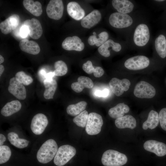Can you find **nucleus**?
Segmentation results:
<instances>
[{
	"label": "nucleus",
	"instance_id": "1",
	"mask_svg": "<svg viewBox=\"0 0 166 166\" xmlns=\"http://www.w3.org/2000/svg\"><path fill=\"white\" fill-rule=\"evenodd\" d=\"M56 142L52 139L45 141L38 150L37 154L38 161L42 164H46L54 157L58 150Z\"/></svg>",
	"mask_w": 166,
	"mask_h": 166
},
{
	"label": "nucleus",
	"instance_id": "2",
	"mask_svg": "<svg viewBox=\"0 0 166 166\" xmlns=\"http://www.w3.org/2000/svg\"><path fill=\"white\" fill-rule=\"evenodd\" d=\"M128 161L126 155L117 151L109 149L102 155L101 161L105 166H122Z\"/></svg>",
	"mask_w": 166,
	"mask_h": 166
},
{
	"label": "nucleus",
	"instance_id": "3",
	"mask_svg": "<svg viewBox=\"0 0 166 166\" xmlns=\"http://www.w3.org/2000/svg\"><path fill=\"white\" fill-rule=\"evenodd\" d=\"M76 150L73 146L64 145L58 148L53 162L57 166H63L68 162L76 154Z\"/></svg>",
	"mask_w": 166,
	"mask_h": 166
},
{
	"label": "nucleus",
	"instance_id": "4",
	"mask_svg": "<svg viewBox=\"0 0 166 166\" xmlns=\"http://www.w3.org/2000/svg\"><path fill=\"white\" fill-rule=\"evenodd\" d=\"M103 123L101 116L96 113L89 114L88 121L85 127L87 133L91 135L97 134L100 132Z\"/></svg>",
	"mask_w": 166,
	"mask_h": 166
},
{
	"label": "nucleus",
	"instance_id": "5",
	"mask_svg": "<svg viewBox=\"0 0 166 166\" xmlns=\"http://www.w3.org/2000/svg\"><path fill=\"white\" fill-rule=\"evenodd\" d=\"M134 94L140 98H151L156 93L155 88L146 81H141L136 85L134 90Z\"/></svg>",
	"mask_w": 166,
	"mask_h": 166
},
{
	"label": "nucleus",
	"instance_id": "6",
	"mask_svg": "<svg viewBox=\"0 0 166 166\" xmlns=\"http://www.w3.org/2000/svg\"><path fill=\"white\" fill-rule=\"evenodd\" d=\"M109 22L110 25L117 28H126L132 23V18L127 14H123L118 12L112 13L110 15Z\"/></svg>",
	"mask_w": 166,
	"mask_h": 166
},
{
	"label": "nucleus",
	"instance_id": "7",
	"mask_svg": "<svg viewBox=\"0 0 166 166\" xmlns=\"http://www.w3.org/2000/svg\"><path fill=\"white\" fill-rule=\"evenodd\" d=\"M150 38L149 29L146 24H141L136 28L133 36L135 44L138 46L145 45L148 42Z\"/></svg>",
	"mask_w": 166,
	"mask_h": 166
},
{
	"label": "nucleus",
	"instance_id": "8",
	"mask_svg": "<svg viewBox=\"0 0 166 166\" xmlns=\"http://www.w3.org/2000/svg\"><path fill=\"white\" fill-rule=\"evenodd\" d=\"M64 6L61 0H51L48 3L46 12L48 17L52 19L58 20L63 14Z\"/></svg>",
	"mask_w": 166,
	"mask_h": 166
},
{
	"label": "nucleus",
	"instance_id": "9",
	"mask_svg": "<svg viewBox=\"0 0 166 166\" xmlns=\"http://www.w3.org/2000/svg\"><path fill=\"white\" fill-rule=\"evenodd\" d=\"M150 63L149 59L146 56L138 55L130 57L125 61L124 66L132 70H138L147 67Z\"/></svg>",
	"mask_w": 166,
	"mask_h": 166
},
{
	"label": "nucleus",
	"instance_id": "10",
	"mask_svg": "<svg viewBox=\"0 0 166 166\" xmlns=\"http://www.w3.org/2000/svg\"><path fill=\"white\" fill-rule=\"evenodd\" d=\"M48 123L47 118L44 114L41 113L37 114L32 120L31 130L34 134L40 135L44 132Z\"/></svg>",
	"mask_w": 166,
	"mask_h": 166
},
{
	"label": "nucleus",
	"instance_id": "11",
	"mask_svg": "<svg viewBox=\"0 0 166 166\" xmlns=\"http://www.w3.org/2000/svg\"><path fill=\"white\" fill-rule=\"evenodd\" d=\"M8 90L10 93L19 99L23 100L26 97V92L25 86L15 77L10 79Z\"/></svg>",
	"mask_w": 166,
	"mask_h": 166
},
{
	"label": "nucleus",
	"instance_id": "12",
	"mask_svg": "<svg viewBox=\"0 0 166 166\" xmlns=\"http://www.w3.org/2000/svg\"><path fill=\"white\" fill-rule=\"evenodd\" d=\"M109 85L113 92L117 96L122 95L124 91L128 90L130 85L129 81L125 78L120 80L113 78L110 81Z\"/></svg>",
	"mask_w": 166,
	"mask_h": 166
},
{
	"label": "nucleus",
	"instance_id": "13",
	"mask_svg": "<svg viewBox=\"0 0 166 166\" xmlns=\"http://www.w3.org/2000/svg\"><path fill=\"white\" fill-rule=\"evenodd\" d=\"M143 146L146 150L153 152L158 156L166 155V145L163 142L149 140L144 142Z\"/></svg>",
	"mask_w": 166,
	"mask_h": 166
},
{
	"label": "nucleus",
	"instance_id": "14",
	"mask_svg": "<svg viewBox=\"0 0 166 166\" xmlns=\"http://www.w3.org/2000/svg\"><path fill=\"white\" fill-rule=\"evenodd\" d=\"M62 47L67 50L81 51L84 49L85 45L79 37L74 36L66 38L62 43Z\"/></svg>",
	"mask_w": 166,
	"mask_h": 166
},
{
	"label": "nucleus",
	"instance_id": "15",
	"mask_svg": "<svg viewBox=\"0 0 166 166\" xmlns=\"http://www.w3.org/2000/svg\"><path fill=\"white\" fill-rule=\"evenodd\" d=\"M24 25L27 26L30 36L34 39H38L42 36L43 30L39 21L37 19L32 18L27 19L24 22Z\"/></svg>",
	"mask_w": 166,
	"mask_h": 166
},
{
	"label": "nucleus",
	"instance_id": "16",
	"mask_svg": "<svg viewBox=\"0 0 166 166\" xmlns=\"http://www.w3.org/2000/svg\"><path fill=\"white\" fill-rule=\"evenodd\" d=\"M20 18L17 14H13L0 24V29L1 32L5 34L10 33L15 29L19 24Z\"/></svg>",
	"mask_w": 166,
	"mask_h": 166
},
{
	"label": "nucleus",
	"instance_id": "17",
	"mask_svg": "<svg viewBox=\"0 0 166 166\" xmlns=\"http://www.w3.org/2000/svg\"><path fill=\"white\" fill-rule=\"evenodd\" d=\"M101 18L100 12L98 10H95L82 19L81 25L84 28L90 29L97 24Z\"/></svg>",
	"mask_w": 166,
	"mask_h": 166
},
{
	"label": "nucleus",
	"instance_id": "18",
	"mask_svg": "<svg viewBox=\"0 0 166 166\" xmlns=\"http://www.w3.org/2000/svg\"><path fill=\"white\" fill-rule=\"evenodd\" d=\"M67 9L69 15L76 20L82 19L85 16V11L76 2H71L69 3L67 5Z\"/></svg>",
	"mask_w": 166,
	"mask_h": 166
},
{
	"label": "nucleus",
	"instance_id": "19",
	"mask_svg": "<svg viewBox=\"0 0 166 166\" xmlns=\"http://www.w3.org/2000/svg\"><path fill=\"white\" fill-rule=\"evenodd\" d=\"M94 84L92 80L89 77L81 76L77 79V81L73 83L71 85L72 89L77 93L82 92L85 88L91 89Z\"/></svg>",
	"mask_w": 166,
	"mask_h": 166
},
{
	"label": "nucleus",
	"instance_id": "20",
	"mask_svg": "<svg viewBox=\"0 0 166 166\" xmlns=\"http://www.w3.org/2000/svg\"><path fill=\"white\" fill-rule=\"evenodd\" d=\"M19 46L22 51L33 55L38 54L40 51L38 44L32 40L26 39L22 40L19 43Z\"/></svg>",
	"mask_w": 166,
	"mask_h": 166
},
{
	"label": "nucleus",
	"instance_id": "21",
	"mask_svg": "<svg viewBox=\"0 0 166 166\" xmlns=\"http://www.w3.org/2000/svg\"><path fill=\"white\" fill-rule=\"evenodd\" d=\"M110 48L116 52L120 51L121 49V46L120 44L114 42L112 40L109 39L99 46L98 49V51L102 56L108 57L110 55V51L109 50V49Z\"/></svg>",
	"mask_w": 166,
	"mask_h": 166
},
{
	"label": "nucleus",
	"instance_id": "22",
	"mask_svg": "<svg viewBox=\"0 0 166 166\" xmlns=\"http://www.w3.org/2000/svg\"><path fill=\"white\" fill-rule=\"evenodd\" d=\"M115 123L116 126L119 128H128L133 129L136 126L135 119L130 115H126L116 119Z\"/></svg>",
	"mask_w": 166,
	"mask_h": 166
},
{
	"label": "nucleus",
	"instance_id": "23",
	"mask_svg": "<svg viewBox=\"0 0 166 166\" xmlns=\"http://www.w3.org/2000/svg\"><path fill=\"white\" fill-rule=\"evenodd\" d=\"M112 4L118 13L123 14L131 12L134 7L133 4L128 0H113Z\"/></svg>",
	"mask_w": 166,
	"mask_h": 166
},
{
	"label": "nucleus",
	"instance_id": "24",
	"mask_svg": "<svg viewBox=\"0 0 166 166\" xmlns=\"http://www.w3.org/2000/svg\"><path fill=\"white\" fill-rule=\"evenodd\" d=\"M22 105L18 100H15L7 103L2 108L1 113L5 117H8L19 111Z\"/></svg>",
	"mask_w": 166,
	"mask_h": 166
},
{
	"label": "nucleus",
	"instance_id": "25",
	"mask_svg": "<svg viewBox=\"0 0 166 166\" xmlns=\"http://www.w3.org/2000/svg\"><path fill=\"white\" fill-rule=\"evenodd\" d=\"M23 4L25 9L35 16H39L42 13V5L38 1L24 0Z\"/></svg>",
	"mask_w": 166,
	"mask_h": 166
},
{
	"label": "nucleus",
	"instance_id": "26",
	"mask_svg": "<svg viewBox=\"0 0 166 166\" xmlns=\"http://www.w3.org/2000/svg\"><path fill=\"white\" fill-rule=\"evenodd\" d=\"M129 110L128 105L123 103H120L110 109L108 114L111 117L116 119L124 116V114L128 113Z\"/></svg>",
	"mask_w": 166,
	"mask_h": 166
},
{
	"label": "nucleus",
	"instance_id": "27",
	"mask_svg": "<svg viewBox=\"0 0 166 166\" xmlns=\"http://www.w3.org/2000/svg\"><path fill=\"white\" fill-rule=\"evenodd\" d=\"M43 84L45 89L43 96L46 99H53L57 87V83L54 79H45L43 81Z\"/></svg>",
	"mask_w": 166,
	"mask_h": 166
},
{
	"label": "nucleus",
	"instance_id": "28",
	"mask_svg": "<svg viewBox=\"0 0 166 166\" xmlns=\"http://www.w3.org/2000/svg\"><path fill=\"white\" fill-rule=\"evenodd\" d=\"M159 122V114L153 110H151L149 113L148 118L142 124V128L146 130L148 128L153 129L158 125Z\"/></svg>",
	"mask_w": 166,
	"mask_h": 166
},
{
	"label": "nucleus",
	"instance_id": "29",
	"mask_svg": "<svg viewBox=\"0 0 166 166\" xmlns=\"http://www.w3.org/2000/svg\"><path fill=\"white\" fill-rule=\"evenodd\" d=\"M8 139L10 143L15 147L19 148H22L27 147L29 141L22 138H20L18 135L14 132H9L8 134Z\"/></svg>",
	"mask_w": 166,
	"mask_h": 166
},
{
	"label": "nucleus",
	"instance_id": "30",
	"mask_svg": "<svg viewBox=\"0 0 166 166\" xmlns=\"http://www.w3.org/2000/svg\"><path fill=\"white\" fill-rule=\"evenodd\" d=\"M83 70L87 73L90 74L93 73L94 77H99L102 76L104 73L103 69L101 67H93L92 62L88 61L82 65Z\"/></svg>",
	"mask_w": 166,
	"mask_h": 166
},
{
	"label": "nucleus",
	"instance_id": "31",
	"mask_svg": "<svg viewBox=\"0 0 166 166\" xmlns=\"http://www.w3.org/2000/svg\"><path fill=\"white\" fill-rule=\"evenodd\" d=\"M166 39L164 35H160L156 38L155 48L159 56L162 58H164L166 57Z\"/></svg>",
	"mask_w": 166,
	"mask_h": 166
},
{
	"label": "nucleus",
	"instance_id": "32",
	"mask_svg": "<svg viewBox=\"0 0 166 166\" xmlns=\"http://www.w3.org/2000/svg\"><path fill=\"white\" fill-rule=\"evenodd\" d=\"M87 105V102L84 101L69 105L66 109L67 113L71 116H76L85 110Z\"/></svg>",
	"mask_w": 166,
	"mask_h": 166
},
{
	"label": "nucleus",
	"instance_id": "33",
	"mask_svg": "<svg viewBox=\"0 0 166 166\" xmlns=\"http://www.w3.org/2000/svg\"><path fill=\"white\" fill-rule=\"evenodd\" d=\"M98 36V38H97L96 35L89 36L88 40L89 44L90 45H95L97 46H100L107 41L109 38L108 34L105 31L101 32Z\"/></svg>",
	"mask_w": 166,
	"mask_h": 166
},
{
	"label": "nucleus",
	"instance_id": "34",
	"mask_svg": "<svg viewBox=\"0 0 166 166\" xmlns=\"http://www.w3.org/2000/svg\"><path fill=\"white\" fill-rule=\"evenodd\" d=\"M55 70L53 72L54 76H61L65 75L68 71L66 63L61 60L58 61L54 63Z\"/></svg>",
	"mask_w": 166,
	"mask_h": 166
},
{
	"label": "nucleus",
	"instance_id": "35",
	"mask_svg": "<svg viewBox=\"0 0 166 166\" xmlns=\"http://www.w3.org/2000/svg\"><path fill=\"white\" fill-rule=\"evenodd\" d=\"M89 114L86 110H84L76 116L73 119V121L77 126L84 128L86 125Z\"/></svg>",
	"mask_w": 166,
	"mask_h": 166
},
{
	"label": "nucleus",
	"instance_id": "36",
	"mask_svg": "<svg viewBox=\"0 0 166 166\" xmlns=\"http://www.w3.org/2000/svg\"><path fill=\"white\" fill-rule=\"evenodd\" d=\"M11 154L10 148L6 145L0 146V164L7 162L10 159Z\"/></svg>",
	"mask_w": 166,
	"mask_h": 166
},
{
	"label": "nucleus",
	"instance_id": "37",
	"mask_svg": "<svg viewBox=\"0 0 166 166\" xmlns=\"http://www.w3.org/2000/svg\"><path fill=\"white\" fill-rule=\"evenodd\" d=\"M16 78L23 85H28L33 81V78L22 71L17 73L15 75Z\"/></svg>",
	"mask_w": 166,
	"mask_h": 166
},
{
	"label": "nucleus",
	"instance_id": "38",
	"mask_svg": "<svg viewBox=\"0 0 166 166\" xmlns=\"http://www.w3.org/2000/svg\"><path fill=\"white\" fill-rule=\"evenodd\" d=\"M159 120L161 128L166 131V108L162 109L159 114Z\"/></svg>",
	"mask_w": 166,
	"mask_h": 166
},
{
	"label": "nucleus",
	"instance_id": "39",
	"mask_svg": "<svg viewBox=\"0 0 166 166\" xmlns=\"http://www.w3.org/2000/svg\"><path fill=\"white\" fill-rule=\"evenodd\" d=\"M109 93L108 89H105L103 90H97L95 92V94L96 96L101 97H107Z\"/></svg>",
	"mask_w": 166,
	"mask_h": 166
},
{
	"label": "nucleus",
	"instance_id": "40",
	"mask_svg": "<svg viewBox=\"0 0 166 166\" xmlns=\"http://www.w3.org/2000/svg\"><path fill=\"white\" fill-rule=\"evenodd\" d=\"M29 34V30L28 28L26 26H22L20 30V34L22 38H25Z\"/></svg>",
	"mask_w": 166,
	"mask_h": 166
},
{
	"label": "nucleus",
	"instance_id": "41",
	"mask_svg": "<svg viewBox=\"0 0 166 166\" xmlns=\"http://www.w3.org/2000/svg\"><path fill=\"white\" fill-rule=\"evenodd\" d=\"M6 140V137L5 136L1 133L0 134V146L2 145L4 142Z\"/></svg>",
	"mask_w": 166,
	"mask_h": 166
},
{
	"label": "nucleus",
	"instance_id": "42",
	"mask_svg": "<svg viewBox=\"0 0 166 166\" xmlns=\"http://www.w3.org/2000/svg\"><path fill=\"white\" fill-rule=\"evenodd\" d=\"M54 76V74L53 72H49L45 75V79L49 80L53 79V77Z\"/></svg>",
	"mask_w": 166,
	"mask_h": 166
},
{
	"label": "nucleus",
	"instance_id": "43",
	"mask_svg": "<svg viewBox=\"0 0 166 166\" xmlns=\"http://www.w3.org/2000/svg\"><path fill=\"white\" fill-rule=\"evenodd\" d=\"M4 66L2 65H0V76L1 77L4 71Z\"/></svg>",
	"mask_w": 166,
	"mask_h": 166
},
{
	"label": "nucleus",
	"instance_id": "44",
	"mask_svg": "<svg viewBox=\"0 0 166 166\" xmlns=\"http://www.w3.org/2000/svg\"><path fill=\"white\" fill-rule=\"evenodd\" d=\"M4 61V58L1 55H0V64L2 63Z\"/></svg>",
	"mask_w": 166,
	"mask_h": 166
},
{
	"label": "nucleus",
	"instance_id": "45",
	"mask_svg": "<svg viewBox=\"0 0 166 166\" xmlns=\"http://www.w3.org/2000/svg\"><path fill=\"white\" fill-rule=\"evenodd\" d=\"M40 73L41 75H45V72L44 70L42 69L40 70Z\"/></svg>",
	"mask_w": 166,
	"mask_h": 166
},
{
	"label": "nucleus",
	"instance_id": "46",
	"mask_svg": "<svg viewBox=\"0 0 166 166\" xmlns=\"http://www.w3.org/2000/svg\"><path fill=\"white\" fill-rule=\"evenodd\" d=\"M93 35H96V33L95 32H93Z\"/></svg>",
	"mask_w": 166,
	"mask_h": 166
},
{
	"label": "nucleus",
	"instance_id": "47",
	"mask_svg": "<svg viewBox=\"0 0 166 166\" xmlns=\"http://www.w3.org/2000/svg\"><path fill=\"white\" fill-rule=\"evenodd\" d=\"M164 1V0H156V1H159V2H161V1Z\"/></svg>",
	"mask_w": 166,
	"mask_h": 166
},
{
	"label": "nucleus",
	"instance_id": "48",
	"mask_svg": "<svg viewBox=\"0 0 166 166\" xmlns=\"http://www.w3.org/2000/svg\"></svg>",
	"mask_w": 166,
	"mask_h": 166
}]
</instances>
